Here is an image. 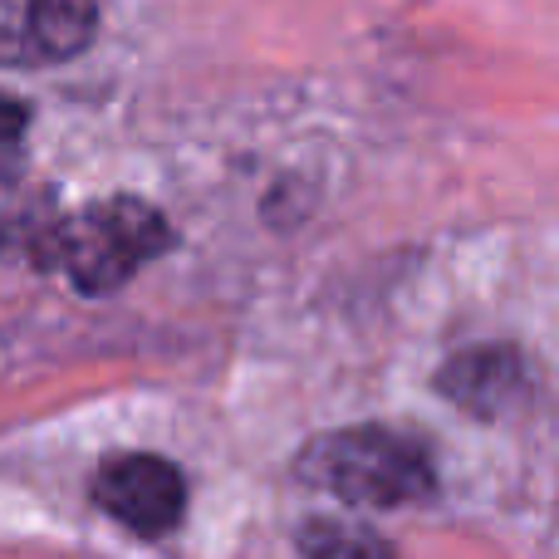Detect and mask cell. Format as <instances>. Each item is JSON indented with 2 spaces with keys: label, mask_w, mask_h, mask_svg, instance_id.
<instances>
[{
  "label": "cell",
  "mask_w": 559,
  "mask_h": 559,
  "mask_svg": "<svg viewBox=\"0 0 559 559\" xmlns=\"http://www.w3.org/2000/svg\"><path fill=\"white\" fill-rule=\"evenodd\" d=\"M173 246V226L143 197H104L39 231V261L59 265L79 295H114Z\"/></svg>",
  "instance_id": "6da1fadb"
},
{
  "label": "cell",
  "mask_w": 559,
  "mask_h": 559,
  "mask_svg": "<svg viewBox=\"0 0 559 559\" xmlns=\"http://www.w3.org/2000/svg\"><path fill=\"white\" fill-rule=\"evenodd\" d=\"M299 476L348 506H413L437 491L432 456L403 432L388 427H344V432L314 437L299 456Z\"/></svg>",
  "instance_id": "7a4b0ae2"
},
{
  "label": "cell",
  "mask_w": 559,
  "mask_h": 559,
  "mask_svg": "<svg viewBox=\"0 0 559 559\" xmlns=\"http://www.w3.org/2000/svg\"><path fill=\"white\" fill-rule=\"evenodd\" d=\"M98 0H0V69H45L84 55Z\"/></svg>",
  "instance_id": "3957f363"
},
{
  "label": "cell",
  "mask_w": 559,
  "mask_h": 559,
  "mask_svg": "<svg viewBox=\"0 0 559 559\" xmlns=\"http://www.w3.org/2000/svg\"><path fill=\"white\" fill-rule=\"evenodd\" d=\"M94 501L138 535H167L187 511V481L173 462L147 452L108 456L94 476Z\"/></svg>",
  "instance_id": "277c9868"
},
{
  "label": "cell",
  "mask_w": 559,
  "mask_h": 559,
  "mask_svg": "<svg viewBox=\"0 0 559 559\" xmlns=\"http://www.w3.org/2000/svg\"><path fill=\"white\" fill-rule=\"evenodd\" d=\"M437 393L472 417H506L525 403L531 378H525V358L515 348L486 344L447 358V368L437 373Z\"/></svg>",
  "instance_id": "5b68a950"
},
{
  "label": "cell",
  "mask_w": 559,
  "mask_h": 559,
  "mask_svg": "<svg viewBox=\"0 0 559 559\" xmlns=\"http://www.w3.org/2000/svg\"><path fill=\"white\" fill-rule=\"evenodd\" d=\"M305 559H393V550L364 525L314 521L305 531Z\"/></svg>",
  "instance_id": "8992f818"
},
{
  "label": "cell",
  "mask_w": 559,
  "mask_h": 559,
  "mask_svg": "<svg viewBox=\"0 0 559 559\" xmlns=\"http://www.w3.org/2000/svg\"><path fill=\"white\" fill-rule=\"evenodd\" d=\"M25 138H29V104L0 88V177H15L25 163Z\"/></svg>",
  "instance_id": "52a82bcc"
}]
</instances>
